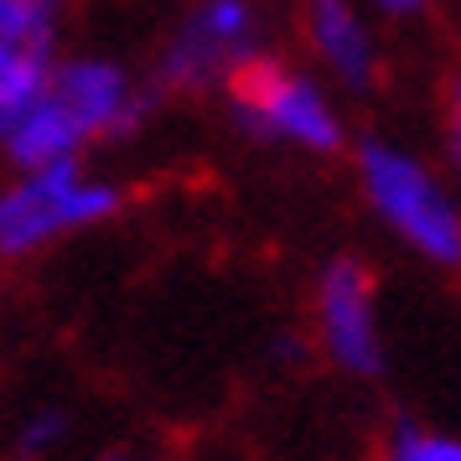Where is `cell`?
Listing matches in <instances>:
<instances>
[{"label":"cell","mask_w":461,"mask_h":461,"mask_svg":"<svg viewBox=\"0 0 461 461\" xmlns=\"http://www.w3.org/2000/svg\"><path fill=\"white\" fill-rule=\"evenodd\" d=\"M156 94L114 58H58L47 88L0 140L16 171L84 161L94 146H120L146 130Z\"/></svg>","instance_id":"1"},{"label":"cell","mask_w":461,"mask_h":461,"mask_svg":"<svg viewBox=\"0 0 461 461\" xmlns=\"http://www.w3.org/2000/svg\"><path fill=\"white\" fill-rule=\"evenodd\" d=\"M357 187L374 218L436 270H461V197L425 156L394 140H357Z\"/></svg>","instance_id":"2"},{"label":"cell","mask_w":461,"mask_h":461,"mask_svg":"<svg viewBox=\"0 0 461 461\" xmlns=\"http://www.w3.org/2000/svg\"><path fill=\"white\" fill-rule=\"evenodd\" d=\"M120 208H125L120 182L94 171L88 161L16 171V182L0 187V259H32L73 233L109 223Z\"/></svg>","instance_id":"3"},{"label":"cell","mask_w":461,"mask_h":461,"mask_svg":"<svg viewBox=\"0 0 461 461\" xmlns=\"http://www.w3.org/2000/svg\"><path fill=\"white\" fill-rule=\"evenodd\" d=\"M223 94H229L233 125L249 140L291 146V150H306V156H337L342 140H348V125H342L332 88L316 73L280 63L270 52L254 58L244 73H233V84Z\"/></svg>","instance_id":"4"},{"label":"cell","mask_w":461,"mask_h":461,"mask_svg":"<svg viewBox=\"0 0 461 461\" xmlns=\"http://www.w3.org/2000/svg\"><path fill=\"white\" fill-rule=\"evenodd\" d=\"M254 58H265V16L254 0H197L182 26L171 32L156 63V84L171 94H208L229 88L233 73H244Z\"/></svg>","instance_id":"5"},{"label":"cell","mask_w":461,"mask_h":461,"mask_svg":"<svg viewBox=\"0 0 461 461\" xmlns=\"http://www.w3.org/2000/svg\"><path fill=\"white\" fill-rule=\"evenodd\" d=\"M312 327L316 348L332 357V368L353 378H374L389 363L384 348V316H378V280L363 259H332L321 265L312 291Z\"/></svg>","instance_id":"6"},{"label":"cell","mask_w":461,"mask_h":461,"mask_svg":"<svg viewBox=\"0 0 461 461\" xmlns=\"http://www.w3.org/2000/svg\"><path fill=\"white\" fill-rule=\"evenodd\" d=\"M58 0H0V140L47 88V73L58 63Z\"/></svg>","instance_id":"7"},{"label":"cell","mask_w":461,"mask_h":461,"mask_svg":"<svg viewBox=\"0 0 461 461\" xmlns=\"http://www.w3.org/2000/svg\"><path fill=\"white\" fill-rule=\"evenodd\" d=\"M306 42L321 73L348 94L374 88L378 78V37L357 0H306Z\"/></svg>","instance_id":"8"},{"label":"cell","mask_w":461,"mask_h":461,"mask_svg":"<svg viewBox=\"0 0 461 461\" xmlns=\"http://www.w3.org/2000/svg\"><path fill=\"white\" fill-rule=\"evenodd\" d=\"M68 436H73L68 410L42 404V410H32V415L16 425V456L22 461H47V456H58V451L68 446Z\"/></svg>","instance_id":"9"},{"label":"cell","mask_w":461,"mask_h":461,"mask_svg":"<svg viewBox=\"0 0 461 461\" xmlns=\"http://www.w3.org/2000/svg\"><path fill=\"white\" fill-rule=\"evenodd\" d=\"M384 461H461V436L430 425H399L384 440Z\"/></svg>","instance_id":"10"},{"label":"cell","mask_w":461,"mask_h":461,"mask_svg":"<svg viewBox=\"0 0 461 461\" xmlns=\"http://www.w3.org/2000/svg\"><path fill=\"white\" fill-rule=\"evenodd\" d=\"M440 140H446V171H451V182H456V197H461V73L451 78L446 88V120H440Z\"/></svg>","instance_id":"11"},{"label":"cell","mask_w":461,"mask_h":461,"mask_svg":"<svg viewBox=\"0 0 461 461\" xmlns=\"http://www.w3.org/2000/svg\"><path fill=\"white\" fill-rule=\"evenodd\" d=\"M363 11H374V16H389V22H410V16H420L430 0H357Z\"/></svg>","instance_id":"12"},{"label":"cell","mask_w":461,"mask_h":461,"mask_svg":"<svg viewBox=\"0 0 461 461\" xmlns=\"http://www.w3.org/2000/svg\"><path fill=\"white\" fill-rule=\"evenodd\" d=\"M88 461H161V456H150L140 446H109V451H99V456H88Z\"/></svg>","instance_id":"13"}]
</instances>
